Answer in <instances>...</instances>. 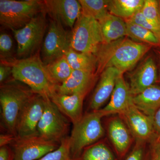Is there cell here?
I'll return each instance as SVG.
<instances>
[{"label":"cell","mask_w":160,"mask_h":160,"mask_svg":"<svg viewBox=\"0 0 160 160\" xmlns=\"http://www.w3.org/2000/svg\"><path fill=\"white\" fill-rule=\"evenodd\" d=\"M149 160H160V138L155 137L149 143Z\"/></svg>","instance_id":"d6a6232c"},{"label":"cell","mask_w":160,"mask_h":160,"mask_svg":"<svg viewBox=\"0 0 160 160\" xmlns=\"http://www.w3.org/2000/svg\"><path fill=\"white\" fill-rule=\"evenodd\" d=\"M129 87L132 96L139 94L158 81V69L154 60L147 58L129 76Z\"/></svg>","instance_id":"2e32d148"},{"label":"cell","mask_w":160,"mask_h":160,"mask_svg":"<svg viewBox=\"0 0 160 160\" xmlns=\"http://www.w3.org/2000/svg\"><path fill=\"white\" fill-rule=\"evenodd\" d=\"M35 93L25 84L14 79L1 84L0 103L3 128L17 137L16 127L20 112Z\"/></svg>","instance_id":"3957f363"},{"label":"cell","mask_w":160,"mask_h":160,"mask_svg":"<svg viewBox=\"0 0 160 160\" xmlns=\"http://www.w3.org/2000/svg\"><path fill=\"white\" fill-rule=\"evenodd\" d=\"M60 144L45 139L37 133L24 137H16L10 145L14 160H38L58 149Z\"/></svg>","instance_id":"9c48e42d"},{"label":"cell","mask_w":160,"mask_h":160,"mask_svg":"<svg viewBox=\"0 0 160 160\" xmlns=\"http://www.w3.org/2000/svg\"><path fill=\"white\" fill-rule=\"evenodd\" d=\"M108 0H79L82 14L99 21L109 13Z\"/></svg>","instance_id":"484cf974"},{"label":"cell","mask_w":160,"mask_h":160,"mask_svg":"<svg viewBox=\"0 0 160 160\" xmlns=\"http://www.w3.org/2000/svg\"><path fill=\"white\" fill-rule=\"evenodd\" d=\"M46 99L34 94L25 104L20 112L17 124V137L37 133V127L42 116Z\"/></svg>","instance_id":"4fadbf2b"},{"label":"cell","mask_w":160,"mask_h":160,"mask_svg":"<svg viewBox=\"0 0 160 160\" xmlns=\"http://www.w3.org/2000/svg\"><path fill=\"white\" fill-rule=\"evenodd\" d=\"M97 77L95 73L92 72L73 70L70 76L58 86L57 92L61 94L70 95L83 90H91Z\"/></svg>","instance_id":"d6986e66"},{"label":"cell","mask_w":160,"mask_h":160,"mask_svg":"<svg viewBox=\"0 0 160 160\" xmlns=\"http://www.w3.org/2000/svg\"><path fill=\"white\" fill-rule=\"evenodd\" d=\"M121 74L118 70L113 67L106 68L102 72L89 102V108L91 111L102 109V106L110 98L117 80Z\"/></svg>","instance_id":"e0dca14e"},{"label":"cell","mask_w":160,"mask_h":160,"mask_svg":"<svg viewBox=\"0 0 160 160\" xmlns=\"http://www.w3.org/2000/svg\"><path fill=\"white\" fill-rule=\"evenodd\" d=\"M46 13V11L42 12L23 28L12 30L19 57L24 58L32 55L42 42L47 27Z\"/></svg>","instance_id":"52a82bcc"},{"label":"cell","mask_w":160,"mask_h":160,"mask_svg":"<svg viewBox=\"0 0 160 160\" xmlns=\"http://www.w3.org/2000/svg\"><path fill=\"white\" fill-rule=\"evenodd\" d=\"M98 22L103 44H108L126 37V22L123 19L109 13Z\"/></svg>","instance_id":"44dd1931"},{"label":"cell","mask_w":160,"mask_h":160,"mask_svg":"<svg viewBox=\"0 0 160 160\" xmlns=\"http://www.w3.org/2000/svg\"><path fill=\"white\" fill-rule=\"evenodd\" d=\"M38 160H72L69 136L62 140L59 147Z\"/></svg>","instance_id":"83f0119b"},{"label":"cell","mask_w":160,"mask_h":160,"mask_svg":"<svg viewBox=\"0 0 160 160\" xmlns=\"http://www.w3.org/2000/svg\"><path fill=\"white\" fill-rule=\"evenodd\" d=\"M72 160H119L109 145L107 138H103L87 146Z\"/></svg>","instance_id":"7402d4cb"},{"label":"cell","mask_w":160,"mask_h":160,"mask_svg":"<svg viewBox=\"0 0 160 160\" xmlns=\"http://www.w3.org/2000/svg\"><path fill=\"white\" fill-rule=\"evenodd\" d=\"M128 20L151 31L160 40V27L146 19L142 13L141 10Z\"/></svg>","instance_id":"4dcf8cb0"},{"label":"cell","mask_w":160,"mask_h":160,"mask_svg":"<svg viewBox=\"0 0 160 160\" xmlns=\"http://www.w3.org/2000/svg\"><path fill=\"white\" fill-rule=\"evenodd\" d=\"M12 75L11 66L5 62L1 61L0 65V83H3L7 82L9 76Z\"/></svg>","instance_id":"836d02e7"},{"label":"cell","mask_w":160,"mask_h":160,"mask_svg":"<svg viewBox=\"0 0 160 160\" xmlns=\"http://www.w3.org/2000/svg\"><path fill=\"white\" fill-rule=\"evenodd\" d=\"M132 102L143 113L152 118L160 108V86L155 84L132 96Z\"/></svg>","instance_id":"ffe728a7"},{"label":"cell","mask_w":160,"mask_h":160,"mask_svg":"<svg viewBox=\"0 0 160 160\" xmlns=\"http://www.w3.org/2000/svg\"><path fill=\"white\" fill-rule=\"evenodd\" d=\"M13 42L9 34L1 33L0 35V54L1 60H6L10 57L13 49Z\"/></svg>","instance_id":"1f68e13d"},{"label":"cell","mask_w":160,"mask_h":160,"mask_svg":"<svg viewBox=\"0 0 160 160\" xmlns=\"http://www.w3.org/2000/svg\"><path fill=\"white\" fill-rule=\"evenodd\" d=\"M103 40L98 21L81 14L70 33V47L75 51L95 55Z\"/></svg>","instance_id":"8992f818"},{"label":"cell","mask_w":160,"mask_h":160,"mask_svg":"<svg viewBox=\"0 0 160 160\" xmlns=\"http://www.w3.org/2000/svg\"><path fill=\"white\" fill-rule=\"evenodd\" d=\"M90 90L78 92L70 95L56 93L51 100L60 111L73 125L82 118L84 100Z\"/></svg>","instance_id":"9a60e30c"},{"label":"cell","mask_w":160,"mask_h":160,"mask_svg":"<svg viewBox=\"0 0 160 160\" xmlns=\"http://www.w3.org/2000/svg\"><path fill=\"white\" fill-rule=\"evenodd\" d=\"M44 11V1L0 0V24L12 31L18 30Z\"/></svg>","instance_id":"5b68a950"},{"label":"cell","mask_w":160,"mask_h":160,"mask_svg":"<svg viewBox=\"0 0 160 160\" xmlns=\"http://www.w3.org/2000/svg\"><path fill=\"white\" fill-rule=\"evenodd\" d=\"M65 56L72 70H82L96 74L97 60L95 55L79 52L70 48Z\"/></svg>","instance_id":"cb8c5ba5"},{"label":"cell","mask_w":160,"mask_h":160,"mask_svg":"<svg viewBox=\"0 0 160 160\" xmlns=\"http://www.w3.org/2000/svg\"><path fill=\"white\" fill-rule=\"evenodd\" d=\"M159 4L160 10V0L159 1Z\"/></svg>","instance_id":"f35d334b"},{"label":"cell","mask_w":160,"mask_h":160,"mask_svg":"<svg viewBox=\"0 0 160 160\" xmlns=\"http://www.w3.org/2000/svg\"><path fill=\"white\" fill-rule=\"evenodd\" d=\"M152 123L156 137L160 138V108L155 113L152 118Z\"/></svg>","instance_id":"8d00e7d4"},{"label":"cell","mask_w":160,"mask_h":160,"mask_svg":"<svg viewBox=\"0 0 160 160\" xmlns=\"http://www.w3.org/2000/svg\"><path fill=\"white\" fill-rule=\"evenodd\" d=\"M125 21L126 25V37L136 42L152 46H160V40L154 33L129 20Z\"/></svg>","instance_id":"d4e9b609"},{"label":"cell","mask_w":160,"mask_h":160,"mask_svg":"<svg viewBox=\"0 0 160 160\" xmlns=\"http://www.w3.org/2000/svg\"><path fill=\"white\" fill-rule=\"evenodd\" d=\"M0 160H14L13 151L10 146L0 147Z\"/></svg>","instance_id":"e575fe53"},{"label":"cell","mask_w":160,"mask_h":160,"mask_svg":"<svg viewBox=\"0 0 160 160\" xmlns=\"http://www.w3.org/2000/svg\"><path fill=\"white\" fill-rule=\"evenodd\" d=\"M152 46L136 42L127 38L108 44H102L95 55L97 60L96 75L109 67L116 68L123 74L132 69Z\"/></svg>","instance_id":"6da1fadb"},{"label":"cell","mask_w":160,"mask_h":160,"mask_svg":"<svg viewBox=\"0 0 160 160\" xmlns=\"http://www.w3.org/2000/svg\"><path fill=\"white\" fill-rule=\"evenodd\" d=\"M46 66L52 78L59 85L65 82L73 70L65 56Z\"/></svg>","instance_id":"4316f807"},{"label":"cell","mask_w":160,"mask_h":160,"mask_svg":"<svg viewBox=\"0 0 160 160\" xmlns=\"http://www.w3.org/2000/svg\"><path fill=\"white\" fill-rule=\"evenodd\" d=\"M145 0H108V10L110 14L127 20L141 10Z\"/></svg>","instance_id":"603a6c76"},{"label":"cell","mask_w":160,"mask_h":160,"mask_svg":"<svg viewBox=\"0 0 160 160\" xmlns=\"http://www.w3.org/2000/svg\"><path fill=\"white\" fill-rule=\"evenodd\" d=\"M12 67L13 79L25 84L33 93L51 99L57 92L59 84L52 78L46 66L38 54L20 59L1 60Z\"/></svg>","instance_id":"7a4b0ae2"},{"label":"cell","mask_w":160,"mask_h":160,"mask_svg":"<svg viewBox=\"0 0 160 160\" xmlns=\"http://www.w3.org/2000/svg\"><path fill=\"white\" fill-rule=\"evenodd\" d=\"M103 116L99 110L91 111L83 115L73 125L69 136L72 159L77 157L84 148L104 138L106 134L102 124Z\"/></svg>","instance_id":"277c9868"},{"label":"cell","mask_w":160,"mask_h":160,"mask_svg":"<svg viewBox=\"0 0 160 160\" xmlns=\"http://www.w3.org/2000/svg\"><path fill=\"white\" fill-rule=\"evenodd\" d=\"M43 40L42 59L46 65L65 55L70 49V34L60 22L52 19Z\"/></svg>","instance_id":"30bf717a"},{"label":"cell","mask_w":160,"mask_h":160,"mask_svg":"<svg viewBox=\"0 0 160 160\" xmlns=\"http://www.w3.org/2000/svg\"><path fill=\"white\" fill-rule=\"evenodd\" d=\"M69 120L51 99H46L42 116L38 125V134L45 139L60 144L69 136Z\"/></svg>","instance_id":"ba28073f"},{"label":"cell","mask_w":160,"mask_h":160,"mask_svg":"<svg viewBox=\"0 0 160 160\" xmlns=\"http://www.w3.org/2000/svg\"><path fill=\"white\" fill-rule=\"evenodd\" d=\"M106 120L105 131L112 149L119 159L122 160L130 150L134 138L126 123L118 115H111Z\"/></svg>","instance_id":"7c38bea8"},{"label":"cell","mask_w":160,"mask_h":160,"mask_svg":"<svg viewBox=\"0 0 160 160\" xmlns=\"http://www.w3.org/2000/svg\"><path fill=\"white\" fill-rule=\"evenodd\" d=\"M15 138L13 135L8 132L1 133L0 135V147L10 146L14 141Z\"/></svg>","instance_id":"d590c367"},{"label":"cell","mask_w":160,"mask_h":160,"mask_svg":"<svg viewBox=\"0 0 160 160\" xmlns=\"http://www.w3.org/2000/svg\"><path fill=\"white\" fill-rule=\"evenodd\" d=\"M45 10L52 20L72 29L82 14V7L76 0H46Z\"/></svg>","instance_id":"5bb4252c"},{"label":"cell","mask_w":160,"mask_h":160,"mask_svg":"<svg viewBox=\"0 0 160 160\" xmlns=\"http://www.w3.org/2000/svg\"><path fill=\"white\" fill-rule=\"evenodd\" d=\"M149 143L135 142L132 150L125 160H149Z\"/></svg>","instance_id":"f546056e"},{"label":"cell","mask_w":160,"mask_h":160,"mask_svg":"<svg viewBox=\"0 0 160 160\" xmlns=\"http://www.w3.org/2000/svg\"><path fill=\"white\" fill-rule=\"evenodd\" d=\"M118 115L129 128L135 142L149 143L155 137L152 118L143 113L133 103Z\"/></svg>","instance_id":"8fae6325"},{"label":"cell","mask_w":160,"mask_h":160,"mask_svg":"<svg viewBox=\"0 0 160 160\" xmlns=\"http://www.w3.org/2000/svg\"><path fill=\"white\" fill-rule=\"evenodd\" d=\"M159 81H160V80H159Z\"/></svg>","instance_id":"74e56055"},{"label":"cell","mask_w":160,"mask_h":160,"mask_svg":"<svg viewBox=\"0 0 160 160\" xmlns=\"http://www.w3.org/2000/svg\"><path fill=\"white\" fill-rule=\"evenodd\" d=\"M141 12L146 19L160 27V10L159 1L145 0Z\"/></svg>","instance_id":"f1b7e54d"},{"label":"cell","mask_w":160,"mask_h":160,"mask_svg":"<svg viewBox=\"0 0 160 160\" xmlns=\"http://www.w3.org/2000/svg\"><path fill=\"white\" fill-rule=\"evenodd\" d=\"M132 98L129 84L124 79L123 74H120L109 103L99 111L103 118L119 114L132 104Z\"/></svg>","instance_id":"ac0fdd59"}]
</instances>
